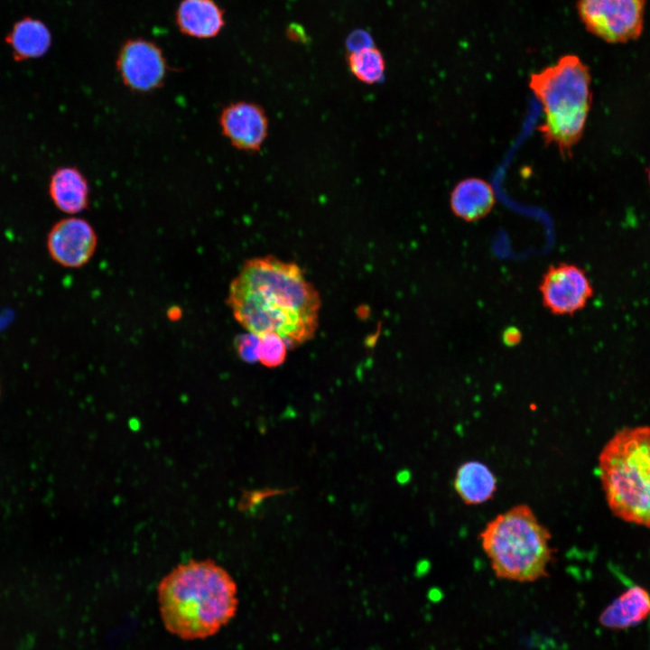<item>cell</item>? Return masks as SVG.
<instances>
[{
    "instance_id": "11",
    "label": "cell",
    "mask_w": 650,
    "mask_h": 650,
    "mask_svg": "<svg viewBox=\"0 0 650 650\" xmlns=\"http://www.w3.org/2000/svg\"><path fill=\"white\" fill-rule=\"evenodd\" d=\"M627 589L600 613L599 621L606 628L625 630L644 623L650 629V593L626 579Z\"/></svg>"
},
{
    "instance_id": "16",
    "label": "cell",
    "mask_w": 650,
    "mask_h": 650,
    "mask_svg": "<svg viewBox=\"0 0 650 650\" xmlns=\"http://www.w3.org/2000/svg\"><path fill=\"white\" fill-rule=\"evenodd\" d=\"M5 42L14 60L24 61L42 57L51 47V34L41 20L24 17L14 24Z\"/></svg>"
},
{
    "instance_id": "12",
    "label": "cell",
    "mask_w": 650,
    "mask_h": 650,
    "mask_svg": "<svg viewBox=\"0 0 650 650\" xmlns=\"http://www.w3.org/2000/svg\"><path fill=\"white\" fill-rule=\"evenodd\" d=\"M175 20L183 34L200 39L215 37L225 26L224 10L214 0H182Z\"/></svg>"
},
{
    "instance_id": "17",
    "label": "cell",
    "mask_w": 650,
    "mask_h": 650,
    "mask_svg": "<svg viewBox=\"0 0 650 650\" xmlns=\"http://www.w3.org/2000/svg\"><path fill=\"white\" fill-rule=\"evenodd\" d=\"M348 63L352 74L365 84H375L382 80L385 71V61L382 52L376 47H366L350 51Z\"/></svg>"
},
{
    "instance_id": "9",
    "label": "cell",
    "mask_w": 650,
    "mask_h": 650,
    "mask_svg": "<svg viewBox=\"0 0 650 650\" xmlns=\"http://www.w3.org/2000/svg\"><path fill=\"white\" fill-rule=\"evenodd\" d=\"M46 246L51 259L63 267L87 265L98 246V236L91 224L69 217L56 222L48 233Z\"/></svg>"
},
{
    "instance_id": "5",
    "label": "cell",
    "mask_w": 650,
    "mask_h": 650,
    "mask_svg": "<svg viewBox=\"0 0 650 650\" xmlns=\"http://www.w3.org/2000/svg\"><path fill=\"white\" fill-rule=\"evenodd\" d=\"M599 473L612 512L650 528V427L615 434L599 454Z\"/></svg>"
},
{
    "instance_id": "20",
    "label": "cell",
    "mask_w": 650,
    "mask_h": 650,
    "mask_svg": "<svg viewBox=\"0 0 650 650\" xmlns=\"http://www.w3.org/2000/svg\"><path fill=\"white\" fill-rule=\"evenodd\" d=\"M347 42L350 51L372 46L369 35L363 31L354 32L349 35Z\"/></svg>"
},
{
    "instance_id": "8",
    "label": "cell",
    "mask_w": 650,
    "mask_h": 650,
    "mask_svg": "<svg viewBox=\"0 0 650 650\" xmlns=\"http://www.w3.org/2000/svg\"><path fill=\"white\" fill-rule=\"evenodd\" d=\"M538 290L543 307L553 315H573L582 310L593 295L585 271L568 263L548 266Z\"/></svg>"
},
{
    "instance_id": "1",
    "label": "cell",
    "mask_w": 650,
    "mask_h": 650,
    "mask_svg": "<svg viewBox=\"0 0 650 650\" xmlns=\"http://www.w3.org/2000/svg\"><path fill=\"white\" fill-rule=\"evenodd\" d=\"M227 303L247 332L276 334L288 348L313 338L321 305L297 264L271 255L245 262L230 283Z\"/></svg>"
},
{
    "instance_id": "7",
    "label": "cell",
    "mask_w": 650,
    "mask_h": 650,
    "mask_svg": "<svg viewBox=\"0 0 650 650\" xmlns=\"http://www.w3.org/2000/svg\"><path fill=\"white\" fill-rule=\"evenodd\" d=\"M116 70L130 90L149 93L161 88L167 75V62L162 50L153 42L143 38L128 39L116 58Z\"/></svg>"
},
{
    "instance_id": "4",
    "label": "cell",
    "mask_w": 650,
    "mask_h": 650,
    "mask_svg": "<svg viewBox=\"0 0 650 650\" xmlns=\"http://www.w3.org/2000/svg\"><path fill=\"white\" fill-rule=\"evenodd\" d=\"M479 539L498 578L528 582L546 575L553 552L552 534L528 505L519 504L496 515Z\"/></svg>"
},
{
    "instance_id": "6",
    "label": "cell",
    "mask_w": 650,
    "mask_h": 650,
    "mask_svg": "<svg viewBox=\"0 0 650 650\" xmlns=\"http://www.w3.org/2000/svg\"><path fill=\"white\" fill-rule=\"evenodd\" d=\"M646 0H578L587 31L609 43H625L642 34Z\"/></svg>"
},
{
    "instance_id": "3",
    "label": "cell",
    "mask_w": 650,
    "mask_h": 650,
    "mask_svg": "<svg viewBox=\"0 0 650 650\" xmlns=\"http://www.w3.org/2000/svg\"><path fill=\"white\" fill-rule=\"evenodd\" d=\"M590 83L589 67L573 54L530 75L529 88L544 115L537 130L563 158L571 156L583 135L592 103Z\"/></svg>"
},
{
    "instance_id": "15",
    "label": "cell",
    "mask_w": 650,
    "mask_h": 650,
    "mask_svg": "<svg viewBox=\"0 0 650 650\" xmlns=\"http://www.w3.org/2000/svg\"><path fill=\"white\" fill-rule=\"evenodd\" d=\"M453 486L464 504L478 506L494 497L497 491V478L485 463L469 460L457 469Z\"/></svg>"
},
{
    "instance_id": "22",
    "label": "cell",
    "mask_w": 650,
    "mask_h": 650,
    "mask_svg": "<svg viewBox=\"0 0 650 650\" xmlns=\"http://www.w3.org/2000/svg\"><path fill=\"white\" fill-rule=\"evenodd\" d=\"M521 331L515 327L506 329L502 336V339L506 346H515L521 341Z\"/></svg>"
},
{
    "instance_id": "21",
    "label": "cell",
    "mask_w": 650,
    "mask_h": 650,
    "mask_svg": "<svg viewBox=\"0 0 650 650\" xmlns=\"http://www.w3.org/2000/svg\"><path fill=\"white\" fill-rule=\"evenodd\" d=\"M287 37L293 42H307L309 41L308 35L304 29L297 24L291 23L286 30Z\"/></svg>"
},
{
    "instance_id": "2",
    "label": "cell",
    "mask_w": 650,
    "mask_h": 650,
    "mask_svg": "<svg viewBox=\"0 0 650 650\" xmlns=\"http://www.w3.org/2000/svg\"><path fill=\"white\" fill-rule=\"evenodd\" d=\"M157 599L165 628L184 640L215 635L237 608L236 583L210 559L175 566L159 582Z\"/></svg>"
},
{
    "instance_id": "14",
    "label": "cell",
    "mask_w": 650,
    "mask_h": 650,
    "mask_svg": "<svg viewBox=\"0 0 650 650\" xmlns=\"http://www.w3.org/2000/svg\"><path fill=\"white\" fill-rule=\"evenodd\" d=\"M49 195L58 209L70 215L80 213L89 205L88 182L76 167H60L52 173Z\"/></svg>"
},
{
    "instance_id": "10",
    "label": "cell",
    "mask_w": 650,
    "mask_h": 650,
    "mask_svg": "<svg viewBox=\"0 0 650 650\" xmlns=\"http://www.w3.org/2000/svg\"><path fill=\"white\" fill-rule=\"evenodd\" d=\"M222 135L238 150L259 151L268 135L269 121L265 109L256 103L237 101L226 106L219 115Z\"/></svg>"
},
{
    "instance_id": "13",
    "label": "cell",
    "mask_w": 650,
    "mask_h": 650,
    "mask_svg": "<svg viewBox=\"0 0 650 650\" xmlns=\"http://www.w3.org/2000/svg\"><path fill=\"white\" fill-rule=\"evenodd\" d=\"M494 189L487 181L471 177L459 181L450 192V206L453 214L472 222L485 218L494 208Z\"/></svg>"
},
{
    "instance_id": "23",
    "label": "cell",
    "mask_w": 650,
    "mask_h": 650,
    "mask_svg": "<svg viewBox=\"0 0 650 650\" xmlns=\"http://www.w3.org/2000/svg\"><path fill=\"white\" fill-rule=\"evenodd\" d=\"M648 181H649V183H650V168H649V171H648Z\"/></svg>"
},
{
    "instance_id": "18",
    "label": "cell",
    "mask_w": 650,
    "mask_h": 650,
    "mask_svg": "<svg viewBox=\"0 0 650 650\" xmlns=\"http://www.w3.org/2000/svg\"><path fill=\"white\" fill-rule=\"evenodd\" d=\"M259 337L257 361L267 367H275L283 363L288 346L278 335L268 333Z\"/></svg>"
},
{
    "instance_id": "19",
    "label": "cell",
    "mask_w": 650,
    "mask_h": 650,
    "mask_svg": "<svg viewBox=\"0 0 650 650\" xmlns=\"http://www.w3.org/2000/svg\"><path fill=\"white\" fill-rule=\"evenodd\" d=\"M259 337L247 332L240 335L236 340V348L239 357L246 362L257 361V345Z\"/></svg>"
}]
</instances>
